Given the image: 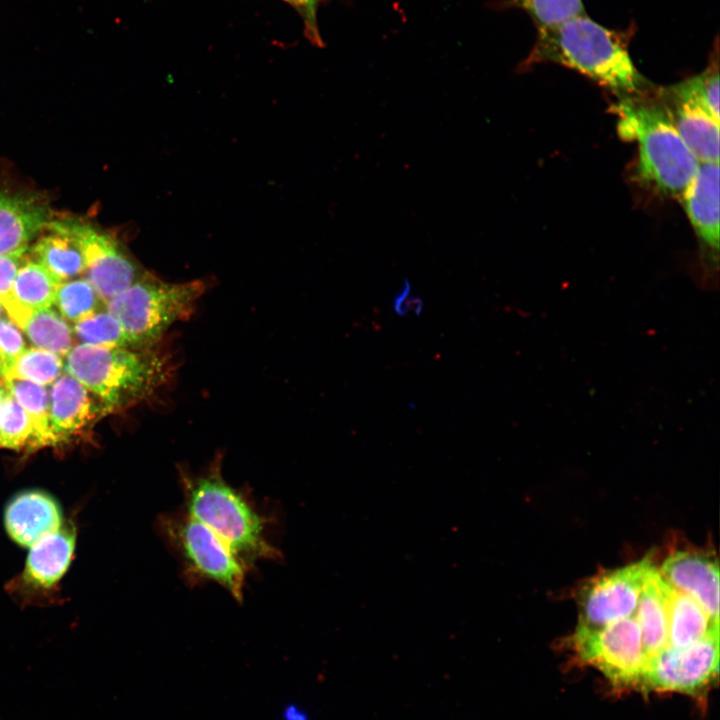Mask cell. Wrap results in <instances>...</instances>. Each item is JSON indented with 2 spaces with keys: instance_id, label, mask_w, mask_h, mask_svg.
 <instances>
[{
  "instance_id": "obj_15",
  "label": "cell",
  "mask_w": 720,
  "mask_h": 720,
  "mask_svg": "<svg viewBox=\"0 0 720 720\" xmlns=\"http://www.w3.org/2000/svg\"><path fill=\"white\" fill-rule=\"evenodd\" d=\"M4 522L9 536L19 545L31 547L44 536L63 526L59 505L48 494L29 490L8 504Z\"/></svg>"
},
{
  "instance_id": "obj_23",
  "label": "cell",
  "mask_w": 720,
  "mask_h": 720,
  "mask_svg": "<svg viewBox=\"0 0 720 720\" xmlns=\"http://www.w3.org/2000/svg\"><path fill=\"white\" fill-rule=\"evenodd\" d=\"M60 283L42 264L25 258L14 280L12 297L26 308H50Z\"/></svg>"
},
{
  "instance_id": "obj_9",
  "label": "cell",
  "mask_w": 720,
  "mask_h": 720,
  "mask_svg": "<svg viewBox=\"0 0 720 720\" xmlns=\"http://www.w3.org/2000/svg\"><path fill=\"white\" fill-rule=\"evenodd\" d=\"M46 229L70 236L85 259V279L105 303L147 272L110 233L75 219L54 220Z\"/></svg>"
},
{
  "instance_id": "obj_24",
  "label": "cell",
  "mask_w": 720,
  "mask_h": 720,
  "mask_svg": "<svg viewBox=\"0 0 720 720\" xmlns=\"http://www.w3.org/2000/svg\"><path fill=\"white\" fill-rule=\"evenodd\" d=\"M53 305L66 321L76 323L103 309L104 302L85 278H77L59 284Z\"/></svg>"
},
{
  "instance_id": "obj_31",
  "label": "cell",
  "mask_w": 720,
  "mask_h": 720,
  "mask_svg": "<svg viewBox=\"0 0 720 720\" xmlns=\"http://www.w3.org/2000/svg\"><path fill=\"white\" fill-rule=\"evenodd\" d=\"M292 6L301 17L304 25V35L313 45L322 47L323 40L320 35L317 21V9L321 0H282Z\"/></svg>"
},
{
  "instance_id": "obj_6",
  "label": "cell",
  "mask_w": 720,
  "mask_h": 720,
  "mask_svg": "<svg viewBox=\"0 0 720 720\" xmlns=\"http://www.w3.org/2000/svg\"><path fill=\"white\" fill-rule=\"evenodd\" d=\"M155 528L180 560L188 584L215 582L236 601H243L251 570L212 529L184 509L160 514Z\"/></svg>"
},
{
  "instance_id": "obj_8",
  "label": "cell",
  "mask_w": 720,
  "mask_h": 720,
  "mask_svg": "<svg viewBox=\"0 0 720 720\" xmlns=\"http://www.w3.org/2000/svg\"><path fill=\"white\" fill-rule=\"evenodd\" d=\"M719 674V629L682 647L666 646L649 657L640 690L677 692L704 699Z\"/></svg>"
},
{
  "instance_id": "obj_18",
  "label": "cell",
  "mask_w": 720,
  "mask_h": 720,
  "mask_svg": "<svg viewBox=\"0 0 720 720\" xmlns=\"http://www.w3.org/2000/svg\"><path fill=\"white\" fill-rule=\"evenodd\" d=\"M9 319L21 329L36 348L65 357L74 346L73 329L55 310L30 309L14 299L3 305Z\"/></svg>"
},
{
  "instance_id": "obj_7",
  "label": "cell",
  "mask_w": 720,
  "mask_h": 720,
  "mask_svg": "<svg viewBox=\"0 0 720 720\" xmlns=\"http://www.w3.org/2000/svg\"><path fill=\"white\" fill-rule=\"evenodd\" d=\"M568 645L578 662L600 671L615 689L640 690L647 656L634 615L600 628L577 625Z\"/></svg>"
},
{
  "instance_id": "obj_25",
  "label": "cell",
  "mask_w": 720,
  "mask_h": 720,
  "mask_svg": "<svg viewBox=\"0 0 720 720\" xmlns=\"http://www.w3.org/2000/svg\"><path fill=\"white\" fill-rule=\"evenodd\" d=\"M62 357L40 348H28L16 359L5 376L48 386L63 372ZM4 376V377H5Z\"/></svg>"
},
{
  "instance_id": "obj_11",
  "label": "cell",
  "mask_w": 720,
  "mask_h": 720,
  "mask_svg": "<svg viewBox=\"0 0 720 720\" xmlns=\"http://www.w3.org/2000/svg\"><path fill=\"white\" fill-rule=\"evenodd\" d=\"M658 571L668 585L691 597L719 621V565L713 553L678 550L664 560Z\"/></svg>"
},
{
  "instance_id": "obj_22",
  "label": "cell",
  "mask_w": 720,
  "mask_h": 720,
  "mask_svg": "<svg viewBox=\"0 0 720 720\" xmlns=\"http://www.w3.org/2000/svg\"><path fill=\"white\" fill-rule=\"evenodd\" d=\"M5 386L26 411L35 430L34 449L54 446L55 440L49 422V389L31 381L11 376L4 377Z\"/></svg>"
},
{
  "instance_id": "obj_35",
  "label": "cell",
  "mask_w": 720,
  "mask_h": 720,
  "mask_svg": "<svg viewBox=\"0 0 720 720\" xmlns=\"http://www.w3.org/2000/svg\"><path fill=\"white\" fill-rule=\"evenodd\" d=\"M7 391H8V390H7L6 386H5L4 378H2V379H0V409H1L2 402H3V400H4V397H5L6 393H7Z\"/></svg>"
},
{
  "instance_id": "obj_20",
  "label": "cell",
  "mask_w": 720,
  "mask_h": 720,
  "mask_svg": "<svg viewBox=\"0 0 720 720\" xmlns=\"http://www.w3.org/2000/svg\"><path fill=\"white\" fill-rule=\"evenodd\" d=\"M668 645H689L719 629V621L713 620L691 597L668 585Z\"/></svg>"
},
{
  "instance_id": "obj_29",
  "label": "cell",
  "mask_w": 720,
  "mask_h": 720,
  "mask_svg": "<svg viewBox=\"0 0 720 720\" xmlns=\"http://www.w3.org/2000/svg\"><path fill=\"white\" fill-rule=\"evenodd\" d=\"M507 3L525 11L537 28L552 26L585 13L582 0H507Z\"/></svg>"
},
{
  "instance_id": "obj_21",
  "label": "cell",
  "mask_w": 720,
  "mask_h": 720,
  "mask_svg": "<svg viewBox=\"0 0 720 720\" xmlns=\"http://www.w3.org/2000/svg\"><path fill=\"white\" fill-rule=\"evenodd\" d=\"M48 230L49 233L41 236L32 246V259L61 282L83 274L85 259L78 244L67 234Z\"/></svg>"
},
{
  "instance_id": "obj_32",
  "label": "cell",
  "mask_w": 720,
  "mask_h": 720,
  "mask_svg": "<svg viewBox=\"0 0 720 720\" xmlns=\"http://www.w3.org/2000/svg\"><path fill=\"white\" fill-rule=\"evenodd\" d=\"M25 253L0 255V303L2 306L11 301L14 280L25 259Z\"/></svg>"
},
{
  "instance_id": "obj_2",
  "label": "cell",
  "mask_w": 720,
  "mask_h": 720,
  "mask_svg": "<svg viewBox=\"0 0 720 720\" xmlns=\"http://www.w3.org/2000/svg\"><path fill=\"white\" fill-rule=\"evenodd\" d=\"M542 62L573 69L624 98L639 94L647 84L629 55L624 37L585 13L537 28L535 44L524 65Z\"/></svg>"
},
{
  "instance_id": "obj_16",
  "label": "cell",
  "mask_w": 720,
  "mask_h": 720,
  "mask_svg": "<svg viewBox=\"0 0 720 720\" xmlns=\"http://www.w3.org/2000/svg\"><path fill=\"white\" fill-rule=\"evenodd\" d=\"M75 530L62 526L30 547L18 584L34 592H47L68 569L75 548Z\"/></svg>"
},
{
  "instance_id": "obj_13",
  "label": "cell",
  "mask_w": 720,
  "mask_h": 720,
  "mask_svg": "<svg viewBox=\"0 0 720 720\" xmlns=\"http://www.w3.org/2000/svg\"><path fill=\"white\" fill-rule=\"evenodd\" d=\"M53 219L40 195L0 185V255L26 253L30 241Z\"/></svg>"
},
{
  "instance_id": "obj_34",
  "label": "cell",
  "mask_w": 720,
  "mask_h": 720,
  "mask_svg": "<svg viewBox=\"0 0 720 720\" xmlns=\"http://www.w3.org/2000/svg\"><path fill=\"white\" fill-rule=\"evenodd\" d=\"M281 720H310L308 713L295 703H287L281 711Z\"/></svg>"
},
{
  "instance_id": "obj_33",
  "label": "cell",
  "mask_w": 720,
  "mask_h": 720,
  "mask_svg": "<svg viewBox=\"0 0 720 720\" xmlns=\"http://www.w3.org/2000/svg\"><path fill=\"white\" fill-rule=\"evenodd\" d=\"M410 296V284L407 280H405L404 287L396 295L393 301V308L396 313H398L399 315H403L407 313V311H409L411 308H414L415 313L420 311L417 308V305L422 306L421 303L417 304L416 300H412L411 298L406 300Z\"/></svg>"
},
{
  "instance_id": "obj_14",
  "label": "cell",
  "mask_w": 720,
  "mask_h": 720,
  "mask_svg": "<svg viewBox=\"0 0 720 720\" xmlns=\"http://www.w3.org/2000/svg\"><path fill=\"white\" fill-rule=\"evenodd\" d=\"M687 216L701 241L713 273L719 254V163H700L682 194Z\"/></svg>"
},
{
  "instance_id": "obj_27",
  "label": "cell",
  "mask_w": 720,
  "mask_h": 720,
  "mask_svg": "<svg viewBox=\"0 0 720 720\" xmlns=\"http://www.w3.org/2000/svg\"><path fill=\"white\" fill-rule=\"evenodd\" d=\"M34 441L35 430L31 419L7 391L0 409V447L34 449Z\"/></svg>"
},
{
  "instance_id": "obj_10",
  "label": "cell",
  "mask_w": 720,
  "mask_h": 720,
  "mask_svg": "<svg viewBox=\"0 0 720 720\" xmlns=\"http://www.w3.org/2000/svg\"><path fill=\"white\" fill-rule=\"evenodd\" d=\"M654 567L647 557L590 578L578 591V626L600 628L634 614L642 586Z\"/></svg>"
},
{
  "instance_id": "obj_3",
  "label": "cell",
  "mask_w": 720,
  "mask_h": 720,
  "mask_svg": "<svg viewBox=\"0 0 720 720\" xmlns=\"http://www.w3.org/2000/svg\"><path fill=\"white\" fill-rule=\"evenodd\" d=\"M65 373L91 391L108 413L150 398L170 375L169 360L158 350L74 345Z\"/></svg>"
},
{
  "instance_id": "obj_1",
  "label": "cell",
  "mask_w": 720,
  "mask_h": 720,
  "mask_svg": "<svg viewBox=\"0 0 720 720\" xmlns=\"http://www.w3.org/2000/svg\"><path fill=\"white\" fill-rule=\"evenodd\" d=\"M221 456L201 472L178 470L183 509L212 529L250 569L259 561H280L269 540L273 518L258 509L247 488L231 486L222 475Z\"/></svg>"
},
{
  "instance_id": "obj_37",
  "label": "cell",
  "mask_w": 720,
  "mask_h": 720,
  "mask_svg": "<svg viewBox=\"0 0 720 720\" xmlns=\"http://www.w3.org/2000/svg\"><path fill=\"white\" fill-rule=\"evenodd\" d=\"M4 311H5V310H4V307H3L2 304L0 303V318L3 317Z\"/></svg>"
},
{
  "instance_id": "obj_5",
  "label": "cell",
  "mask_w": 720,
  "mask_h": 720,
  "mask_svg": "<svg viewBox=\"0 0 720 720\" xmlns=\"http://www.w3.org/2000/svg\"><path fill=\"white\" fill-rule=\"evenodd\" d=\"M204 290L200 280L167 282L147 272L104 306L121 324L130 348L149 349L192 314Z\"/></svg>"
},
{
  "instance_id": "obj_28",
  "label": "cell",
  "mask_w": 720,
  "mask_h": 720,
  "mask_svg": "<svg viewBox=\"0 0 720 720\" xmlns=\"http://www.w3.org/2000/svg\"><path fill=\"white\" fill-rule=\"evenodd\" d=\"M666 92L675 97L688 99L699 104L719 120V70L717 58L703 72L666 89Z\"/></svg>"
},
{
  "instance_id": "obj_36",
  "label": "cell",
  "mask_w": 720,
  "mask_h": 720,
  "mask_svg": "<svg viewBox=\"0 0 720 720\" xmlns=\"http://www.w3.org/2000/svg\"><path fill=\"white\" fill-rule=\"evenodd\" d=\"M4 378L3 366L0 360V379Z\"/></svg>"
},
{
  "instance_id": "obj_30",
  "label": "cell",
  "mask_w": 720,
  "mask_h": 720,
  "mask_svg": "<svg viewBox=\"0 0 720 720\" xmlns=\"http://www.w3.org/2000/svg\"><path fill=\"white\" fill-rule=\"evenodd\" d=\"M25 349L26 343L19 328L9 318H0V360L4 376Z\"/></svg>"
},
{
  "instance_id": "obj_4",
  "label": "cell",
  "mask_w": 720,
  "mask_h": 720,
  "mask_svg": "<svg viewBox=\"0 0 720 720\" xmlns=\"http://www.w3.org/2000/svg\"><path fill=\"white\" fill-rule=\"evenodd\" d=\"M618 130L638 142V177L657 191L681 197L700 163L675 128L666 107L625 97Z\"/></svg>"
},
{
  "instance_id": "obj_12",
  "label": "cell",
  "mask_w": 720,
  "mask_h": 720,
  "mask_svg": "<svg viewBox=\"0 0 720 720\" xmlns=\"http://www.w3.org/2000/svg\"><path fill=\"white\" fill-rule=\"evenodd\" d=\"M106 414L103 403L69 374H61L50 385L49 422L55 445L84 432Z\"/></svg>"
},
{
  "instance_id": "obj_26",
  "label": "cell",
  "mask_w": 720,
  "mask_h": 720,
  "mask_svg": "<svg viewBox=\"0 0 720 720\" xmlns=\"http://www.w3.org/2000/svg\"><path fill=\"white\" fill-rule=\"evenodd\" d=\"M74 338L81 344L99 347H128L129 343L119 321L103 309L74 323Z\"/></svg>"
},
{
  "instance_id": "obj_17",
  "label": "cell",
  "mask_w": 720,
  "mask_h": 720,
  "mask_svg": "<svg viewBox=\"0 0 720 720\" xmlns=\"http://www.w3.org/2000/svg\"><path fill=\"white\" fill-rule=\"evenodd\" d=\"M674 107L667 112L699 163H719V120L699 104L669 93Z\"/></svg>"
},
{
  "instance_id": "obj_19",
  "label": "cell",
  "mask_w": 720,
  "mask_h": 720,
  "mask_svg": "<svg viewBox=\"0 0 720 720\" xmlns=\"http://www.w3.org/2000/svg\"><path fill=\"white\" fill-rule=\"evenodd\" d=\"M668 584L654 566L639 595L635 619L647 659L668 646Z\"/></svg>"
}]
</instances>
